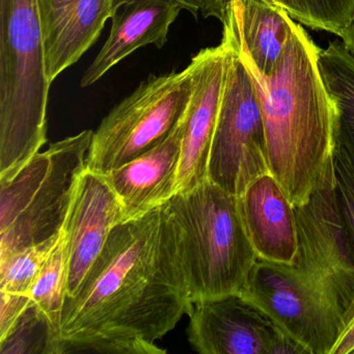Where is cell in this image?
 <instances>
[{"instance_id":"obj_21","label":"cell","mask_w":354,"mask_h":354,"mask_svg":"<svg viewBox=\"0 0 354 354\" xmlns=\"http://www.w3.org/2000/svg\"><path fill=\"white\" fill-rule=\"evenodd\" d=\"M50 337L48 320L43 313L32 306L18 319L10 333L0 339L1 353H46Z\"/></svg>"},{"instance_id":"obj_6","label":"cell","mask_w":354,"mask_h":354,"mask_svg":"<svg viewBox=\"0 0 354 354\" xmlns=\"http://www.w3.org/2000/svg\"><path fill=\"white\" fill-rule=\"evenodd\" d=\"M93 133L53 142L0 183V260L62 233Z\"/></svg>"},{"instance_id":"obj_16","label":"cell","mask_w":354,"mask_h":354,"mask_svg":"<svg viewBox=\"0 0 354 354\" xmlns=\"http://www.w3.org/2000/svg\"><path fill=\"white\" fill-rule=\"evenodd\" d=\"M292 21L274 0H233L223 35L264 77H269L289 42Z\"/></svg>"},{"instance_id":"obj_3","label":"cell","mask_w":354,"mask_h":354,"mask_svg":"<svg viewBox=\"0 0 354 354\" xmlns=\"http://www.w3.org/2000/svg\"><path fill=\"white\" fill-rule=\"evenodd\" d=\"M291 26L289 42L269 77L233 45L254 84L269 171L292 204L300 206L320 187L331 167L333 105L319 68V47L295 20Z\"/></svg>"},{"instance_id":"obj_7","label":"cell","mask_w":354,"mask_h":354,"mask_svg":"<svg viewBox=\"0 0 354 354\" xmlns=\"http://www.w3.org/2000/svg\"><path fill=\"white\" fill-rule=\"evenodd\" d=\"M192 90L189 65L149 76L94 131L86 169L105 175L158 146L183 119Z\"/></svg>"},{"instance_id":"obj_22","label":"cell","mask_w":354,"mask_h":354,"mask_svg":"<svg viewBox=\"0 0 354 354\" xmlns=\"http://www.w3.org/2000/svg\"><path fill=\"white\" fill-rule=\"evenodd\" d=\"M333 182L335 204L354 260V173L335 151H333Z\"/></svg>"},{"instance_id":"obj_9","label":"cell","mask_w":354,"mask_h":354,"mask_svg":"<svg viewBox=\"0 0 354 354\" xmlns=\"http://www.w3.org/2000/svg\"><path fill=\"white\" fill-rule=\"evenodd\" d=\"M188 341L203 354H308L242 293L192 302Z\"/></svg>"},{"instance_id":"obj_4","label":"cell","mask_w":354,"mask_h":354,"mask_svg":"<svg viewBox=\"0 0 354 354\" xmlns=\"http://www.w3.org/2000/svg\"><path fill=\"white\" fill-rule=\"evenodd\" d=\"M190 304L241 293L258 254L238 196L207 180L163 205Z\"/></svg>"},{"instance_id":"obj_13","label":"cell","mask_w":354,"mask_h":354,"mask_svg":"<svg viewBox=\"0 0 354 354\" xmlns=\"http://www.w3.org/2000/svg\"><path fill=\"white\" fill-rule=\"evenodd\" d=\"M183 120L158 146L103 175L121 203L124 221L148 214L177 194Z\"/></svg>"},{"instance_id":"obj_10","label":"cell","mask_w":354,"mask_h":354,"mask_svg":"<svg viewBox=\"0 0 354 354\" xmlns=\"http://www.w3.org/2000/svg\"><path fill=\"white\" fill-rule=\"evenodd\" d=\"M192 98L183 120L177 194L194 189L208 180L209 157L225 82V43L202 49L192 59Z\"/></svg>"},{"instance_id":"obj_26","label":"cell","mask_w":354,"mask_h":354,"mask_svg":"<svg viewBox=\"0 0 354 354\" xmlns=\"http://www.w3.org/2000/svg\"><path fill=\"white\" fill-rule=\"evenodd\" d=\"M342 43L345 46L346 50L354 59V17L348 26L347 30H345V34L342 38Z\"/></svg>"},{"instance_id":"obj_23","label":"cell","mask_w":354,"mask_h":354,"mask_svg":"<svg viewBox=\"0 0 354 354\" xmlns=\"http://www.w3.org/2000/svg\"><path fill=\"white\" fill-rule=\"evenodd\" d=\"M32 304L30 296L0 292V339L10 333L18 319Z\"/></svg>"},{"instance_id":"obj_12","label":"cell","mask_w":354,"mask_h":354,"mask_svg":"<svg viewBox=\"0 0 354 354\" xmlns=\"http://www.w3.org/2000/svg\"><path fill=\"white\" fill-rule=\"evenodd\" d=\"M120 0H37L45 71L53 84L97 42Z\"/></svg>"},{"instance_id":"obj_15","label":"cell","mask_w":354,"mask_h":354,"mask_svg":"<svg viewBox=\"0 0 354 354\" xmlns=\"http://www.w3.org/2000/svg\"><path fill=\"white\" fill-rule=\"evenodd\" d=\"M246 233L259 259L292 264L298 250L295 206L270 173L257 178L238 196Z\"/></svg>"},{"instance_id":"obj_1","label":"cell","mask_w":354,"mask_h":354,"mask_svg":"<svg viewBox=\"0 0 354 354\" xmlns=\"http://www.w3.org/2000/svg\"><path fill=\"white\" fill-rule=\"evenodd\" d=\"M190 302L163 206L113 227L47 354H163L156 342Z\"/></svg>"},{"instance_id":"obj_24","label":"cell","mask_w":354,"mask_h":354,"mask_svg":"<svg viewBox=\"0 0 354 354\" xmlns=\"http://www.w3.org/2000/svg\"><path fill=\"white\" fill-rule=\"evenodd\" d=\"M233 0H203V17L216 18L225 24Z\"/></svg>"},{"instance_id":"obj_25","label":"cell","mask_w":354,"mask_h":354,"mask_svg":"<svg viewBox=\"0 0 354 354\" xmlns=\"http://www.w3.org/2000/svg\"><path fill=\"white\" fill-rule=\"evenodd\" d=\"M354 353V313L351 322L344 331L337 346L331 354H348Z\"/></svg>"},{"instance_id":"obj_5","label":"cell","mask_w":354,"mask_h":354,"mask_svg":"<svg viewBox=\"0 0 354 354\" xmlns=\"http://www.w3.org/2000/svg\"><path fill=\"white\" fill-rule=\"evenodd\" d=\"M50 86L37 0H0V183L46 144Z\"/></svg>"},{"instance_id":"obj_2","label":"cell","mask_w":354,"mask_h":354,"mask_svg":"<svg viewBox=\"0 0 354 354\" xmlns=\"http://www.w3.org/2000/svg\"><path fill=\"white\" fill-rule=\"evenodd\" d=\"M295 212L298 250L293 263L258 258L241 293L308 354H331L354 313V260L335 204L333 165Z\"/></svg>"},{"instance_id":"obj_19","label":"cell","mask_w":354,"mask_h":354,"mask_svg":"<svg viewBox=\"0 0 354 354\" xmlns=\"http://www.w3.org/2000/svg\"><path fill=\"white\" fill-rule=\"evenodd\" d=\"M292 19L343 38L354 17V0H274Z\"/></svg>"},{"instance_id":"obj_18","label":"cell","mask_w":354,"mask_h":354,"mask_svg":"<svg viewBox=\"0 0 354 354\" xmlns=\"http://www.w3.org/2000/svg\"><path fill=\"white\" fill-rule=\"evenodd\" d=\"M67 236L65 229H63L57 245L43 265L30 293L35 306L48 320L50 327L49 342L57 335L61 324L62 315L67 299Z\"/></svg>"},{"instance_id":"obj_20","label":"cell","mask_w":354,"mask_h":354,"mask_svg":"<svg viewBox=\"0 0 354 354\" xmlns=\"http://www.w3.org/2000/svg\"><path fill=\"white\" fill-rule=\"evenodd\" d=\"M61 234L0 260V292L30 297L43 265L57 245Z\"/></svg>"},{"instance_id":"obj_17","label":"cell","mask_w":354,"mask_h":354,"mask_svg":"<svg viewBox=\"0 0 354 354\" xmlns=\"http://www.w3.org/2000/svg\"><path fill=\"white\" fill-rule=\"evenodd\" d=\"M319 68L333 105V151L354 173V59L343 43L319 48Z\"/></svg>"},{"instance_id":"obj_14","label":"cell","mask_w":354,"mask_h":354,"mask_svg":"<svg viewBox=\"0 0 354 354\" xmlns=\"http://www.w3.org/2000/svg\"><path fill=\"white\" fill-rule=\"evenodd\" d=\"M182 10L183 6L177 0H120L111 17L109 38L84 72L82 88L96 84L140 47L162 48Z\"/></svg>"},{"instance_id":"obj_27","label":"cell","mask_w":354,"mask_h":354,"mask_svg":"<svg viewBox=\"0 0 354 354\" xmlns=\"http://www.w3.org/2000/svg\"><path fill=\"white\" fill-rule=\"evenodd\" d=\"M183 6L184 10L198 18V14H202L203 0H177Z\"/></svg>"},{"instance_id":"obj_8","label":"cell","mask_w":354,"mask_h":354,"mask_svg":"<svg viewBox=\"0 0 354 354\" xmlns=\"http://www.w3.org/2000/svg\"><path fill=\"white\" fill-rule=\"evenodd\" d=\"M227 67L211 145L208 180L240 196L252 181L270 173L266 136L254 84L237 49L223 36Z\"/></svg>"},{"instance_id":"obj_11","label":"cell","mask_w":354,"mask_h":354,"mask_svg":"<svg viewBox=\"0 0 354 354\" xmlns=\"http://www.w3.org/2000/svg\"><path fill=\"white\" fill-rule=\"evenodd\" d=\"M121 223V203L104 176L84 169L64 227L68 248L67 297L75 295L113 227Z\"/></svg>"}]
</instances>
